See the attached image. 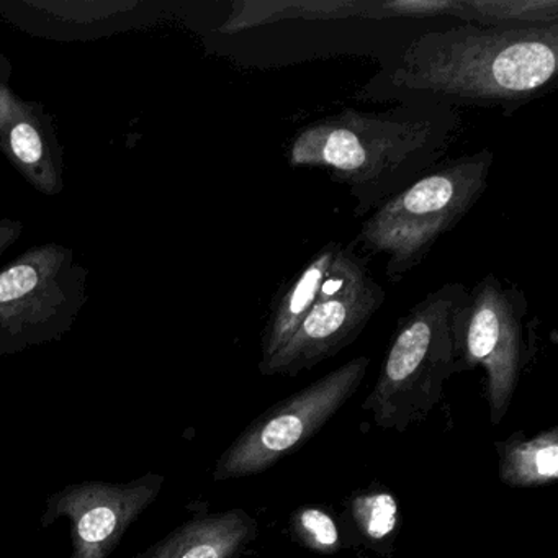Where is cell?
Masks as SVG:
<instances>
[{
    "label": "cell",
    "instance_id": "6da1fadb",
    "mask_svg": "<svg viewBox=\"0 0 558 558\" xmlns=\"http://www.w3.org/2000/svg\"><path fill=\"white\" fill-rule=\"evenodd\" d=\"M558 73V24L486 27L460 22L408 45L362 90L372 100L512 110L547 94Z\"/></svg>",
    "mask_w": 558,
    "mask_h": 558
},
{
    "label": "cell",
    "instance_id": "7a4b0ae2",
    "mask_svg": "<svg viewBox=\"0 0 558 558\" xmlns=\"http://www.w3.org/2000/svg\"><path fill=\"white\" fill-rule=\"evenodd\" d=\"M459 110L400 100L384 112L342 109L293 135L290 168H323L368 217L446 158L460 133Z\"/></svg>",
    "mask_w": 558,
    "mask_h": 558
},
{
    "label": "cell",
    "instance_id": "3957f363",
    "mask_svg": "<svg viewBox=\"0 0 558 558\" xmlns=\"http://www.w3.org/2000/svg\"><path fill=\"white\" fill-rule=\"evenodd\" d=\"M493 162L492 149L440 162L372 211L354 244L371 256L387 257L385 276L401 282L483 197Z\"/></svg>",
    "mask_w": 558,
    "mask_h": 558
},
{
    "label": "cell",
    "instance_id": "277c9868",
    "mask_svg": "<svg viewBox=\"0 0 558 558\" xmlns=\"http://www.w3.org/2000/svg\"><path fill=\"white\" fill-rule=\"evenodd\" d=\"M469 289L450 282L427 293L397 323L380 374L362 410L381 429L407 430L442 400L457 374L453 319Z\"/></svg>",
    "mask_w": 558,
    "mask_h": 558
},
{
    "label": "cell",
    "instance_id": "5b68a950",
    "mask_svg": "<svg viewBox=\"0 0 558 558\" xmlns=\"http://www.w3.org/2000/svg\"><path fill=\"white\" fill-rule=\"evenodd\" d=\"M86 267L61 244H41L0 270V354L60 339L86 305Z\"/></svg>",
    "mask_w": 558,
    "mask_h": 558
},
{
    "label": "cell",
    "instance_id": "8992f818",
    "mask_svg": "<svg viewBox=\"0 0 558 558\" xmlns=\"http://www.w3.org/2000/svg\"><path fill=\"white\" fill-rule=\"evenodd\" d=\"M525 315L524 292L488 274L469 290L453 319L457 374L483 367L493 426L508 414L527 364Z\"/></svg>",
    "mask_w": 558,
    "mask_h": 558
},
{
    "label": "cell",
    "instance_id": "52a82bcc",
    "mask_svg": "<svg viewBox=\"0 0 558 558\" xmlns=\"http://www.w3.org/2000/svg\"><path fill=\"white\" fill-rule=\"evenodd\" d=\"M368 364V357L352 359L264 411L221 453L214 478H247L272 469L282 457L295 452L354 397Z\"/></svg>",
    "mask_w": 558,
    "mask_h": 558
},
{
    "label": "cell",
    "instance_id": "ba28073f",
    "mask_svg": "<svg viewBox=\"0 0 558 558\" xmlns=\"http://www.w3.org/2000/svg\"><path fill=\"white\" fill-rule=\"evenodd\" d=\"M385 299L384 287L371 276L364 260L352 246H342L305 322L272 361L257 368L267 377H296L312 371L351 345Z\"/></svg>",
    "mask_w": 558,
    "mask_h": 558
},
{
    "label": "cell",
    "instance_id": "9c48e42d",
    "mask_svg": "<svg viewBox=\"0 0 558 558\" xmlns=\"http://www.w3.org/2000/svg\"><path fill=\"white\" fill-rule=\"evenodd\" d=\"M165 476L148 473L129 483L81 482L47 499L41 525L71 522L70 558H109L130 525L161 493Z\"/></svg>",
    "mask_w": 558,
    "mask_h": 558
},
{
    "label": "cell",
    "instance_id": "30bf717a",
    "mask_svg": "<svg viewBox=\"0 0 558 558\" xmlns=\"http://www.w3.org/2000/svg\"><path fill=\"white\" fill-rule=\"evenodd\" d=\"M0 151L45 195L63 191V159L50 117L0 84Z\"/></svg>",
    "mask_w": 558,
    "mask_h": 558
},
{
    "label": "cell",
    "instance_id": "8fae6325",
    "mask_svg": "<svg viewBox=\"0 0 558 558\" xmlns=\"http://www.w3.org/2000/svg\"><path fill=\"white\" fill-rule=\"evenodd\" d=\"M259 534L244 509L195 515L138 558H240Z\"/></svg>",
    "mask_w": 558,
    "mask_h": 558
},
{
    "label": "cell",
    "instance_id": "7c38bea8",
    "mask_svg": "<svg viewBox=\"0 0 558 558\" xmlns=\"http://www.w3.org/2000/svg\"><path fill=\"white\" fill-rule=\"evenodd\" d=\"M341 247L342 244L336 241L325 244L274 299L260 338V361L257 367L272 361L305 322L322 289L323 280Z\"/></svg>",
    "mask_w": 558,
    "mask_h": 558
},
{
    "label": "cell",
    "instance_id": "4fadbf2b",
    "mask_svg": "<svg viewBox=\"0 0 558 558\" xmlns=\"http://www.w3.org/2000/svg\"><path fill=\"white\" fill-rule=\"evenodd\" d=\"M499 457V480L512 488H537L558 478V427L537 436L512 434L495 444Z\"/></svg>",
    "mask_w": 558,
    "mask_h": 558
},
{
    "label": "cell",
    "instance_id": "5bb4252c",
    "mask_svg": "<svg viewBox=\"0 0 558 558\" xmlns=\"http://www.w3.org/2000/svg\"><path fill=\"white\" fill-rule=\"evenodd\" d=\"M368 2L359 0H286V2H238L233 14L225 22L221 32L236 34L246 28L260 27L287 19H322L364 17Z\"/></svg>",
    "mask_w": 558,
    "mask_h": 558
},
{
    "label": "cell",
    "instance_id": "9a60e30c",
    "mask_svg": "<svg viewBox=\"0 0 558 558\" xmlns=\"http://www.w3.org/2000/svg\"><path fill=\"white\" fill-rule=\"evenodd\" d=\"M450 17L486 27L558 24L557 0H456Z\"/></svg>",
    "mask_w": 558,
    "mask_h": 558
},
{
    "label": "cell",
    "instance_id": "2e32d148",
    "mask_svg": "<svg viewBox=\"0 0 558 558\" xmlns=\"http://www.w3.org/2000/svg\"><path fill=\"white\" fill-rule=\"evenodd\" d=\"M349 515L368 547L390 541L400 522L397 498L387 489H367L355 495L349 505Z\"/></svg>",
    "mask_w": 558,
    "mask_h": 558
},
{
    "label": "cell",
    "instance_id": "e0dca14e",
    "mask_svg": "<svg viewBox=\"0 0 558 558\" xmlns=\"http://www.w3.org/2000/svg\"><path fill=\"white\" fill-rule=\"evenodd\" d=\"M290 531L303 547L323 555H335L341 548V531L335 518L318 508H300L290 518Z\"/></svg>",
    "mask_w": 558,
    "mask_h": 558
},
{
    "label": "cell",
    "instance_id": "ac0fdd59",
    "mask_svg": "<svg viewBox=\"0 0 558 558\" xmlns=\"http://www.w3.org/2000/svg\"><path fill=\"white\" fill-rule=\"evenodd\" d=\"M456 0H378L372 2L371 19H424L450 15Z\"/></svg>",
    "mask_w": 558,
    "mask_h": 558
},
{
    "label": "cell",
    "instance_id": "d6986e66",
    "mask_svg": "<svg viewBox=\"0 0 558 558\" xmlns=\"http://www.w3.org/2000/svg\"><path fill=\"white\" fill-rule=\"evenodd\" d=\"M22 230V221L0 220V256L21 238Z\"/></svg>",
    "mask_w": 558,
    "mask_h": 558
}]
</instances>
